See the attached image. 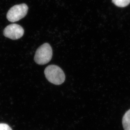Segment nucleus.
<instances>
[{
    "label": "nucleus",
    "mask_w": 130,
    "mask_h": 130,
    "mask_svg": "<svg viewBox=\"0 0 130 130\" xmlns=\"http://www.w3.org/2000/svg\"><path fill=\"white\" fill-rule=\"evenodd\" d=\"M46 79L50 82L56 85L62 84L65 80V75L63 70L56 65L48 66L44 70Z\"/></svg>",
    "instance_id": "f257e3e1"
},
{
    "label": "nucleus",
    "mask_w": 130,
    "mask_h": 130,
    "mask_svg": "<svg viewBox=\"0 0 130 130\" xmlns=\"http://www.w3.org/2000/svg\"><path fill=\"white\" fill-rule=\"evenodd\" d=\"M53 56L51 46L48 43H45L36 50L34 56V60L39 65H44L49 63Z\"/></svg>",
    "instance_id": "f03ea898"
},
{
    "label": "nucleus",
    "mask_w": 130,
    "mask_h": 130,
    "mask_svg": "<svg viewBox=\"0 0 130 130\" xmlns=\"http://www.w3.org/2000/svg\"><path fill=\"white\" fill-rule=\"evenodd\" d=\"M28 8L25 4L14 5L8 11L6 18L9 21L14 23L23 19L28 13Z\"/></svg>",
    "instance_id": "7ed1b4c3"
},
{
    "label": "nucleus",
    "mask_w": 130,
    "mask_h": 130,
    "mask_svg": "<svg viewBox=\"0 0 130 130\" xmlns=\"http://www.w3.org/2000/svg\"><path fill=\"white\" fill-rule=\"evenodd\" d=\"M24 34V30L23 27L17 24H11L8 25L4 31V36L12 40L20 39Z\"/></svg>",
    "instance_id": "20e7f679"
},
{
    "label": "nucleus",
    "mask_w": 130,
    "mask_h": 130,
    "mask_svg": "<svg viewBox=\"0 0 130 130\" xmlns=\"http://www.w3.org/2000/svg\"><path fill=\"white\" fill-rule=\"evenodd\" d=\"M122 124L124 130H130V109L124 114L122 119Z\"/></svg>",
    "instance_id": "39448f33"
},
{
    "label": "nucleus",
    "mask_w": 130,
    "mask_h": 130,
    "mask_svg": "<svg viewBox=\"0 0 130 130\" xmlns=\"http://www.w3.org/2000/svg\"><path fill=\"white\" fill-rule=\"evenodd\" d=\"M113 3L119 7H125L129 5L130 0H112Z\"/></svg>",
    "instance_id": "423d86ee"
},
{
    "label": "nucleus",
    "mask_w": 130,
    "mask_h": 130,
    "mask_svg": "<svg viewBox=\"0 0 130 130\" xmlns=\"http://www.w3.org/2000/svg\"><path fill=\"white\" fill-rule=\"evenodd\" d=\"M0 130H12L9 125L5 123H0Z\"/></svg>",
    "instance_id": "0eeeda50"
}]
</instances>
